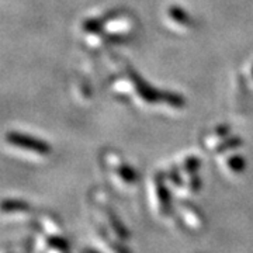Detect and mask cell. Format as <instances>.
<instances>
[{
    "instance_id": "obj_1",
    "label": "cell",
    "mask_w": 253,
    "mask_h": 253,
    "mask_svg": "<svg viewBox=\"0 0 253 253\" xmlns=\"http://www.w3.org/2000/svg\"><path fill=\"white\" fill-rule=\"evenodd\" d=\"M6 142L16 148L20 149H24L28 152H33L37 155H48L51 154L52 148L51 145L42 141V139H38L34 136H30L27 134H21L17 131H10L6 134Z\"/></svg>"
},
{
    "instance_id": "obj_2",
    "label": "cell",
    "mask_w": 253,
    "mask_h": 253,
    "mask_svg": "<svg viewBox=\"0 0 253 253\" xmlns=\"http://www.w3.org/2000/svg\"><path fill=\"white\" fill-rule=\"evenodd\" d=\"M129 79L132 82L135 91L138 93V96L144 100L145 103L154 104V103H159L162 101V91L156 90L155 87H152L148 82H145L139 75L134 71H129Z\"/></svg>"
},
{
    "instance_id": "obj_3",
    "label": "cell",
    "mask_w": 253,
    "mask_h": 253,
    "mask_svg": "<svg viewBox=\"0 0 253 253\" xmlns=\"http://www.w3.org/2000/svg\"><path fill=\"white\" fill-rule=\"evenodd\" d=\"M155 191H156V199H158V207L159 212L162 215H168L172 211V197L169 190L165 186L162 174H156L155 177Z\"/></svg>"
},
{
    "instance_id": "obj_4",
    "label": "cell",
    "mask_w": 253,
    "mask_h": 253,
    "mask_svg": "<svg viewBox=\"0 0 253 253\" xmlns=\"http://www.w3.org/2000/svg\"><path fill=\"white\" fill-rule=\"evenodd\" d=\"M101 211H103V215L106 217V221H107V224L111 228L113 234L117 236L118 239L126 241L129 238V232H128V229L124 226V224L120 221V218L116 215V212L110 207H106V206L101 207Z\"/></svg>"
},
{
    "instance_id": "obj_5",
    "label": "cell",
    "mask_w": 253,
    "mask_h": 253,
    "mask_svg": "<svg viewBox=\"0 0 253 253\" xmlns=\"http://www.w3.org/2000/svg\"><path fill=\"white\" fill-rule=\"evenodd\" d=\"M96 235H97L100 242L106 246V249H107L110 253H131L129 251H128V249H126V246H124V245H121L120 242H118V241L111 239V238L107 235V232H106L103 228L97 229Z\"/></svg>"
},
{
    "instance_id": "obj_6",
    "label": "cell",
    "mask_w": 253,
    "mask_h": 253,
    "mask_svg": "<svg viewBox=\"0 0 253 253\" xmlns=\"http://www.w3.org/2000/svg\"><path fill=\"white\" fill-rule=\"evenodd\" d=\"M120 14L118 11H110L109 14H106L104 17H96V18H87V20H84L83 21V24H82V28H83V31H86V33H97L100 28L103 27V24L107 21V20H111V18H116Z\"/></svg>"
},
{
    "instance_id": "obj_7",
    "label": "cell",
    "mask_w": 253,
    "mask_h": 253,
    "mask_svg": "<svg viewBox=\"0 0 253 253\" xmlns=\"http://www.w3.org/2000/svg\"><path fill=\"white\" fill-rule=\"evenodd\" d=\"M168 14H169V17L172 18L173 21H174L176 24H179V26H183V27L187 28H191L194 26L193 18L190 17L189 14L184 11V9H181L179 6H172V7H169Z\"/></svg>"
},
{
    "instance_id": "obj_8",
    "label": "cell",
    "mask_w": 253,
    "mask_h": 253,
    "mask_svg": "<svg viewBox=\"0 0 253 253\" xmlns=\"http://www.w3.org/2000/svg\"><path fill=\"white\" fill-rule=\"evenodd\" d=\"M3 214H13V212H26L30 211V204L24 200H3L1 203Z\"/></svg>"
},
{
    "instance_id": "obj_9",
    "label": "cell",
    "mask_w": 253,
    "mask_h": 253,
    "mask_svg": "<svg viewBox=\"0 0 253 253\" xmlns=\"http://www.w3.org/2000/svg\"><path fill=\"white\" fill-rule=\"evenodd\" d=\"M116 172H117V174L121 177V180L126 181V183H128V184H134V183H136V180H138V174H136V172L129 166V165H126V162H121V161H118V162H116Z\"/></svg>"
},
{
    "instance_id": "obj_10",
    "label": "cell",
    "mask_w": 253,
    "mask_h": 253,
    "mask_svg": "<svg viewBox=\"0 0 253 253\" xmlns=\"http://www.w3.org/2000/svg\"><path fill=\"white\" fill-rule=\"evenodd\" d=\"M162 101L173 109H183L186 106V99L181 94L173 91H162Z\"/></svg>"
},
{
    "instance_id": "obj_11",
    "label": "cell",
    "mask_w": 253,
    "mask_h": 253,
    "mask_svg": "<svg viewBox=\"0 0 253 253\" xmlns=\"http://www.w3.org/2000/svg\"><path fill=\"white\" fill-rule=\"evenodd\" d=\"M46 245L49 246V249L52 251H56V252L63 253L68 252L69 249V244L66 239H63L62 236L59 235H49L46 238Z\"/></svg>"
},
{
    "instance_id": "obj_12",
    "label": "cell",
    "mask_w": 253,
    "mask_h": 253,
    "mask_svg": "<svg viewBox=\"0 0 253 253\" xmlns=\"http://www.w3.org/2000/svg\"><path fill=\"white\" fill-rule=\"evenodd\" d=\"M181 208H183V211H184V214H186V217L189 218L190 221L194 224L196 226H201L204 224V218L203 215L200 214V211L196 207H193V206H190L187 203H183L181 204Z\"/></svg>"
},
{
    "instance_id": "obj_13",
    "label": "cell",
    "mask_w": 253,
    "mask_h": 253,
    "mask_svg": "<svg viewBox=\"0 0 253 253\" xmlns=\"http://www.w3.org/2000/svg\"><path fill=\"white\" fill-rule=\"evenodd\" d=\"M241 145H242V139L239 136H229V138H226L224 142H221V144L218 145L215 152L217 154H222V152H226L229 149H235V148L241 146Z\"/></svg>"
},
{
    "instance_id": "obj_14",
    "label": "cell",
    "mask_w": 253,
    "mask_h": 253,
    "mask_svg": "<svg viewBox=\"0 0 253 253\" xmlns=\"http://www.w3.org/2000/svg\"><path fill=\"white\" fill-rule=\"evenodd\" d=\"M245 166H246V162L241 155H235L228 159V168L231 169V172L242 173L245 170Z\"/></svg>"
},
{
    "instance_id": "obj_15",
    "label": "cell",
    "mask_w": 253,
    "mask_h": 253,
    "mask_svg": "<svg viewBox=\"0 0 253 253\" xmlns=\"http://www.w3.org/2000/svg\"><path fill=\"white\" fill-rule=\"evenodd\" d=\"M200 168V161L196 158V156H189L184 163H183V170L186 173H189L190 176L194 174V173L199 170Z\"/></svg>"
},
{
    "instance_id": "obj_16",
    "label": "cell",
    "mask_w": 253,
    "mask_h": 253,
    "mask_svg": "<svg viewBox=\"0 0 253 253\" xmlns=\"http://www.w3.org/2000/svg\"><path fill=\"white\" fill-rule=\"evenodd\" d=\"M201 187V181H200L199 176L194 173V174H191V179H190V189L193 190V191H197V190Z\"/></svg>"
},
{
    "instance_id": "obj_17",
    "label": "cell",
    "mask_w": 253,
    "mask_h": 253,
    "mask_svg": "<svg viewBox=\"0 0 253 253\" xmlns=\"http://www.w3.org/2000/svg\"><path fill=\"white\" fill-rule=\"evenodd\" d=\"M169 177L172 179V181L176 186H181V177L179 176V172H177L176 168H173V170L170 172V174H169Z\"/></svg>"
},
{
    "instance_id": "obj_18",
    "label": "cell",
    "mask_w": 253,
    "mask_h": 253,
    "mask_svg": "<svg viewBox=\"0 0 253 253\" xmlns=\"http://www.w3.org/2000/svg\"><path fill=\"white\" fill-rule=\"evenodd\" d=\"M229 131H231V128L228 126H218L217 129H215V134L217 135H228L229 134Z\"/></svg>"
},
{
    "instance_id": "obj_19",
    "label": "cell",
    "mask_w": 253,
    "mask_h": 253,
    "mask_svg": "<svg viewBox=\"0 0 253 253\" xmlns=\"http://www.w3.org/2000/svg\"><path fill=\"white\" fill-rule=\"evenodd\" d=\"M82 253H101L99 251H94V249H84Z\"/></svg>"
},
{
    "instance_id": "obj_20",
    "label": "cell",
    "mask_w": 253,
    "mask_h": 253,
    "mask_svg": "<svg viewBox=\"0 0 253 253\" xmlns=\"http://www.w3.org/2000/svg\"><path fill=\"white\" fill-rule=\"evenodd\" d=\"M252 78H253V66H252Z\"/></svg>"
},
{
    "instance_id": "obj_21",
    "label": "cell",
    "mask_w": 253,
    "mask_h": 253,
    "mask_svg": "<svg viewBox=\"0 0 253 253\" xmlns=\"http://www.w3.org/2000/svg\"><path fill=\"white\" fill-rule=\"evenodd\" d=\"M63 253H66V252H63Z\"/></svg>"
}]
</instances>
